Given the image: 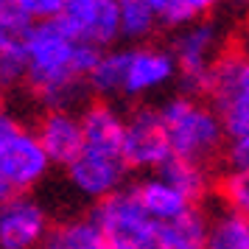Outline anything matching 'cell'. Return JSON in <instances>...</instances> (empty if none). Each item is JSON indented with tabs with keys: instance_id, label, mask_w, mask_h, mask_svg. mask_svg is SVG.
Segmentation results:
<instances>
[{
	"instance_id": "5",
	"label": "cell",
	"mask_w": 249,
	"mask_h": 249,
	"mask_svg": "<svg viewBox=\"0 0 249 249\" xmlns=\"http://www.w3.org/2000/svg\"><path fill=\"white\" fill-rule=\"evenodd\" d=\"M204 101L218 112L227 137L249 135V53L244 48H227L218 56Z\"/></svg>"
},
{
	"instance_id": "19",
	"label": "cell",
	"mask_w": 249,
	"mask_h": 249,
	"mask_svg": "<svg viewBox=\"0 0 249 249\" xmlns=\"http://www.w3.org/2000/svg\"><path fill=\"white\" fill-rule=\"evenodd\" d=\"M118 17H121V39L132 45H143L157 31L160 17L146 0H118Z\"/></svg>"
},
{
	"instance_id": "15",
	"label": "cell",
	"mask_w": 249,
	"mask_h": 249,
	"mask_svg": "<svg viewBox=\"0 0 249 249\" xmlns=\"http://www.w3.org/2000/svg\"><path fill=\"white\" fill-rule=\"evenodd\" d=\"M129 188L135 191L137 202L143 204V210H146L157 224L171 221V218H177V215H182L185 210L193 207V204L185 199V193L177 191L162 174H143V177L135 179Z\"/></svg>"
},
{
	"instance_id": "23",
	"label": "cell",
	"mask_w": 249,
	"mask_h": 249,
	"mask_svg": "<svg viewBox=\"0 0 249 249\" xmlns=\"http://www.w3.org/2000/svg\"><path fill=\"white\" fill-rule=\"evenodd\" d=\"M224 3H232V0H177L162 25H168V28H182V25L193 23V20H199V17H210V14H213L218 6H224Z\"/></svg>"
},
{
	"instance_id": "22",
	"label": "cell",
	"mask_w": 249,
	"mask_h": 249,
	"mask_svg": "<svg viewBox=\"0 0 249 249\" xmlns=\"http://www.w3.org/2000/svg\"><path fill=\"white\" fill-rule=\"evenodd\" d=\"M215 196L224 210L249 215V174H230L224 171L215 179Z\"/></svg>"
},
{
	"instance_id": "16",
	"label": "cell",
	"mask_w": 249,
	"mask_h": 249,
	"mask_svg": "<svg viewBox=\"0 0 249 249\" xmlns=\"http://www.w3.org/2000/svg\"><path fill=\"white\" fill-rule=\"evenodd\" d=\"M210 218L202 204H193L182 215L157 224V241L162 249H207Z\"/></svg>"
},
{
	"instance_id": "12",
	"label": "cell",
	"mask_w": 249,
	"mask_h": 249,
	"mask_svg": "<svg viewBox=\"0 0 249 249\" xmlns=\"http://www.w3.org/2000/svg\"><path fill=\"white\" fill-rule=\"evenodd\" d=\"M31 25L34 23L17 9L14 0H0V90L25 84L28 76L25 36Z\"/></svg>"
},
{
	"instance_id": "4",
	"label": "cell",
	"mask_w": 249,
	"mask_h": 249,
	"mask_svg": "<svg viewBox=\"0 0 249 249\" xmlns=\"http://www.w3.org/2000/svg\"><path fill=\"white\" fill-rule=\"evenodd\" d=\"M171 51H174L177 68H179L182 92L207 98L213 65L227 51L224 28L210 17H199V20L177 28V34L171 39Z\"/></svg>"
},
{
	"instance_id": "13",
	"label": "cell",
	"mask_w": 249,
	"mask_h": 249,
	"mask_svg": "<svg viewBox=\"0 0 249 249\" xmlns=\"http://www.w3.org/2000/svg\"><path fill=\"white\" fill-rule=\"evenodd\" d=\"M51 165L68 168L84 151V126L76 109H45L34 126Z\"/></svg>"
},
{
	"instance_id": "14",
	"label": "cell",
	"mask_w": 249,
	"mask_h": 249,
	"mask_svg": "<svg viewBox=\"0 0 249 249\" xmlns=\"http://www.w3.org/2000/svg\"><path fill=\"white\" fill-rule=\"evenodd\" d=\"M81 126H84V146L124 154V137H126V115L112 101H95L81 107Z\"/></svg>"
},
{
	"instance_id": "21",
	"label": "cell",
	"mask_w": 249,
	"mask_h": 249,
	"mask_svg": "<svg viewBox=\"0 0 249 249\" xmlns=\"http://www.w3.org/2000/svg\"><path fill=\"white\" fill-rule=\"evenodd\" d=\"M56 230H59V235H62V241H65L68 249H112V244L101 232V227L95 224L90 215L70 218L65 224H59Z\"/></svg>"
},
{
	"instance_id": "3",
	"label": "cell",
	"mask_w": 249,
	"mask_h": 249,
	"mask_svg": "<svg viewBox=\"0 0 249 249\" xmlns=\"http://www.w3.org/2000/svg\"><path fill=\"white\" fill-rule=\"evenodd\" d=\"M51 168L34 129L9 112L0 115V204L31 193Z\"/></svg>"
},
{
	"instance_id": "9",
	"label": "cell",
	"mask_w": 249,
	"mask_h": 249,
	"mask_svg": "<svg viewBox=\"0 0 249 249\" xmlns=\"http://www.w3.org/2000/svg\"><path fill=\"white\" fill-rule=\"evenodd\" d=\"M59 25L84 45L109 51L121 39L118 0H65Z\"/></svg>"
},
{
	"instance_id": "10",
	"label": "cell",
	"mask_w": 249,
	"mask_h": 249,
	"mask_svg": "<svg viewBox=\"0 0 249 249\" xmlns=\"http://www.w3.org/2000/svg\"><path fill=\"white\" fill-rule=\"evenodd\" d=\"M174 81H179V68L171 48L157 42L126 48L124 98H143V95L165 90Z\"/></svg>"
},
{
	"instance_id": "7",
	"label": "cell",
	"mask_w": 249,
	"mask_h": 249,
	"mask_svg": "<svg viewBox=\"0 0 249 249\" xmlns=\"http://www.w3.org/2000/svg\"><path fill=\"white\" fill-rule=\"evenodd\" d=\"M174 157L168 143V132L162 124L160 107L140 104L126 112V137H124V160L129 171L137 174H157Z\"/></svg>"
},
{
	"instance_id": "1",
	"label": "cell",
	"mask_w": 249,
	"mask_h": 249,
	"mask_svg": "<svg viewBox=\"0 0 249 249\" xmlns=\"http://www.w3.org/2000/svg\"><path fill=\"white\" fill-rule=\"evenodd\" d=\"M28 76L25 87L45 109H76L90 95V79L104 51L70 36L59 20L36 23L25 36Z\"/></svg>"
},
{
	"instance_id": "29",
	"label": "cell",
	"mask_w": 249,
	"mask_h": 249,
	"mask_svg": "<svg viewBox=\"0 0 249 249\" xmlns=\"http://www.w3.org/2000/svg\"><path fill=\"white\" fill-rule=\"evenodd\" d=\"M6 112V101H3V90H0V115Z\"/></svg>"
},
{
	"instance_id": "17",
	"label": "cell",
	"mask_w": 249,
	"mask_h": 249,
	"mask_svg": "<svg viewBox=\"0 0 249 249\" xmlns=\"http://www.w3.org/2000/svg\"><path fill=\"white\" fill-rule=\"evenodd\" d=\"M165 179L185 193V199L191 204H202L210 193L215 191V179L210 165L204 162H193V160H182V157H171L162 168L157 171Z\"/></svg>"
},
{
	"instance_id": "11",
	"label": "cell",
	"mask_w": 249,
	"mask_h": 249,
	"mask_svg": "<svg viewBox=\"0 0 249 249\" xmlns=\"http://www.w3.org/2000/svg\"><path fill=\"white\" fill-rule=\"evenodd\" d=\"M51 232L45 204L31 193L0 204V249H36Z\"/></svg>"
},
{
	"instance_id": "26",
	"label": "cell",
	"mask_w": 249,
	"mask_h": 249,
	"mask_svg": "<svg viewBox=\"0 0 249 249\" xmlns=\"http://www.w3.org/2000/svg\"><path fill=\"white\" fill-rule=\"evenodd\" d=\"M148 6L157 12V17H160V23H165V17L171 14V9H174V3L177 0H146Z\"/></svg>"
},
{
	"instance_id": "25",
	"label": "cell",
	"mask_w": 249,
	"mask_h": 249,
	"mask_svg": "<svg viewBox=\"0 0 249 249\" xmlns=\"http://www.w3.org/2000/svg\"><path fill=\"white\" fill-rule=\"evenodd\" d=\"M14 3H17V9L34 25L59 20L62 17V9H65V0H14Z\"/></svg>"
},
{
	"instance_id": "18",
	"label": "cell",
	"mask_w": 249,
	"mask_h": 249,
	"mask_svg": "<svg viewBox=\"0 0 249 249\" xmlns=\"http://www.w3.org/2000/svg\"><path fill=\"white\" fill-rule=\"evenodd\" d=\"M124 76H126V48L104 51L101 59L92 68L90 79H87L90 95L101 98V101L124 98Z\"/></svg>"
},
{
	"instance_id": "28",
	"label": "cell",
	"mask_w": 249,
	"mask_h": 249,
	"mask_svg": "<svg viewBox=\"0 0 249 249\" xmlns=\"http://www.w3.org/2000/svg\"><path fill=\"white\" fill-rule=\"evenodd\" d=\"M238 48H244V51L249 53V23H247V28L241 31V39H238Z\"/></svg>"
},
{
	"instance_id": "6",
	"label": "cell",
	"mask_w": 249,
	"mask_h": 249,
	"mask_svg": "<svg viewBox=\"0 0 249 249\" xmlns=\"http://www.w3.org/2000/svg\"><path fill=\"white\" fill-rule=\"evenodd\" d=\"M87 215L101 227L112 249H162L157 241V221L143 210L129 185L95 202Z\"/></svg>"
},
{
	"instance_id": "27",
	"label": "cell",
	"mask_w": 249,
	"mask_h": 249,
	"mask_svg": "<svg viewBox=\"0 0 249 249\" xmlns=\"http://www.w3.org/2000/svg\"><path fill=\"white\" fill-rule=\"evenodd\" d=\"M36 249H68V247H65V241H62V235H59V230H53Z\"/></svg>"
},
{
	"instance_id": "8",
	"label": "cell",
	"mask_w": 249,
	"mask_h": 249,
	"mask_svg": "<svg viewBox=\"0 0 249 249\" xmlns=\"http://www.w3.org/2000/svg\"><path fill=\"white\" fill-rule=\"evenodd\" d=\"M129 165H126L124 154H109V151H98V148H87L65 168L68 185L87 202H101L112 193L124 191L129 185Z\"/></svg>"
},
{
	"instance_id": "24",
	"label": "cell",
	"mask_w": 249,
	"mask_h": 249,
	"mask_svg": "<svg viewBox=\"0 0 249 249\" xmlns=\"http://www.w3.org/2000/svg\"><path fill=\"white\" fill-rule=\"evenodd\" d=\"M221 165L230 174H249V135L227 137L221 151Z\"/></svg>"
},
{
	"instance_id": "20",
	"label": "cell",
	"mask_w": 249,
	"mask_h": 249,
	"mask_svg": "<svg viewBox=\"0 0 249 249\" xmlns=\"http://www.w3.org/2000/svg\"><path fill=\"white\" fill-rule=\"evenodd\" d=\"M207 249H249V215L218 210L210 218Z\"/></svg>"
},
{
	"instance_id": "2",
	"label": "cell",
	"mask_w": 249,
	"mask_h": 249,
	"mask_svg": "<svg viewBox=\"0 0 249 249\" xmlns=\"http://www.w3.org/2000/svg\"><path fill=\"white\" fill-rule=\"evenodd\" d=\"M160 115L168 132L174 157L204 162V165H210L213 160H221L227 132L210 101L188 95V92H177L160 104Z\"/></svg>"
}]
</instances>
